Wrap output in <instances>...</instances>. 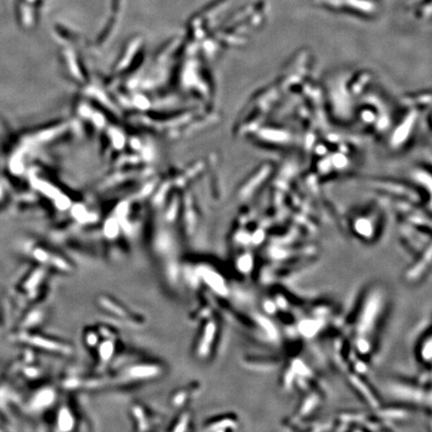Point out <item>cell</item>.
<instances>
[{
    "label": "cell",
    "mask_w": 432,
    "mask_h": 432,
    "mask_svg": "<svg viewBox=\"0 0 432 432\" xmlns=\"http://www.w3.org/2000/svg\"><path fill=\"white\" fill-rule=\"evenodd\" d=\"M151 374H153V369L148 368V367L137 368L134 371V375H136V376H145V375H151Z\"/></svg>",
    "instance_id": "6da1fadb"
},
{
    "label": "cell",
    "mask_w": 432,
    "mask_h": 432,
    "mask_svg": "<svg viewBox=\"0 0 432 432\" xmlns=\"http://www.w3.org/2000/svg\"><path fill=\"white\" fill-rule=\"evenodd\" d=\"M101 353H102V355H103V357L105 358V357H108L109 355L111 354V351H112V345H111V343H105V345L103 346V348L101 349Z\"/></svg>",
    "instance_id": "7a4b0ae2"
}]
</instances>
